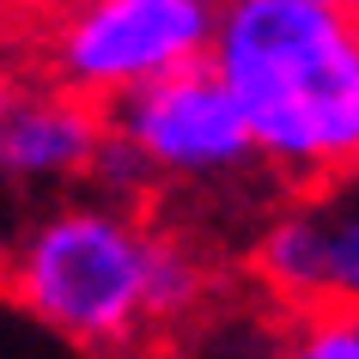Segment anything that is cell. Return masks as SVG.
I'll list each match as a JSON object with an SVG mask.
<instances>
[{
  "label": "cell",
  "mask_w": 359,
  "mask_h": 359,
  "mask_svg": "<svg viewBox=\"0 0 359 359\" xmlns=\"http://www.w3.org/2000/svg\"><path fill=\"white\" fill-rule=\"evenodd\" d=\"M13 86H19V79H6V74H0V104H6V97H13Z\"/></svg>",
  "instance_id": "30bf717a"
},
{
  "label": "cell",
  "mask_w": 359,
  "mask_h": 359,
  "mask_svg": "<svg viewBox=\"0 0 359 359\" xmlns=\"http://www.w3.org/2000/svg\"><path fill=\"white\" fill-rule=\"evenodd\" d=\"M104 147V104L67 86H13L0 104V183L61 189L92 170Z\"/></svg>",
  "instance_id": "5b68a950"
},
{
  "label": "cell",
  "mask_w": 359,
  "mask_h": 359,
  "mask_svg": "<svg viewBox=\"0 0 359 359\" xmlns=\"http://www.w3.org/2000/svg\"><path fill=\"white\" fill-rule=\"evenodd\" d=\"M250 274L280 311H317V201L311 189L286 195L280 208L262 213L250 238Z\"/></svg>",
  "instance_id": "8992f818"
},
{
  "label": "cell",
  "mask_w": 359,
  "mask_h": 359,
  "mask_svg": "<svg viewBox=\"0 0 359 359\" xmlns=\"http://www.w3.org/2000/svg\"><path fill=\"white\" fill-rule=\"evenodd\" d=\"M347 170H359V152H353V165H347Z\"/></svg>",
  "instance_id": "7c38bea8"
},
{
  "label": "cell",
  "mask_w": 359,
  "mask_h": 359,
  "mask_svg": "<svg viewBox=\"0 0 359 359\" xmlns=\"http://www.w3.org/2000/svg\"><path fill=\"white\" fill-rule=\"evenodd\" d=\"M208 67L244 110L268 170L317 183L359 152V13L311 0H219Z\"/></svg>",
  "instance_id": "7a4b0ae2"
},
{
  "label": "cell",
  "mask_w": 359,
  "mask_h": 359,
  "mask_svg": "<svg viewBox=\"0 0 359 359\" xmlns=\"http://www.w3.org/2000/svg\"><path fill=\"white\" fill-rule=\"evenodd\" d=\"M6 19H13V0H0V25H6Z\"/></svg>",
  "instance_id": "8fae6325"
},
{
  "label": "cell",
  "mask_w": 359,
  "mask_h": 359,
  "mask_svg": "<svg viewBox=\"0 0 359 359\" xmlns=\"http://www.w3.org/2000/svg\"><path fill=\"white\" fill-rule=\"evenodd\" d=\"M317 183V299L359 311V170H335Z\"/></svg>",
  "instance_id": "52a82bcc"
},
{
  "label": "cell",
  "mask_w": 359,
  "mask_h": 359,
  "mask_svg": "<svg viewBox=\"0 0 359 359\" xmlns=\"http://www.w3.org/2000/svg\"><path fill=\"white\" fill-rule=\"evenodd\" d=\"M6 299L79 353H128L189 323L213 292L201 250L158 231L140 201L79 195L37 208L0 250Z\"/></svg>",
  "instance_id": "6da1fadb"
},
{
  "label": "cell",
  "mask_w": 359,
  "mask_h": 359,
  "mask_svg": "<svg viewBox=\"0 0 359 359\" xmlns=\"http://www.w3.org/2000/svg\"><path fill=\"white\" fill-rule=\"evenodd\" d=\"M104 128L147 165L152 183L226 189V183H244V177L262 170L256 134H250L244 110L231 104V92L219 86V74L208 61L110 97Z\"/></svg>",
  "instance_id": "3957f363"
},
{
  "label": "cell",
  "mask_w": 359,
  "mask_h": 359,
  "mask_svg": "<svg viewBox=\"0 0 359 359\" xmlns=\"http://www.w3.org/2000/svg\"><path fill=\"white\" fill-rule=\"evenodd\" d=\"M311 6H341V13H359V0H311Z\"/></svg>",
  "instance_id": "9c48e42d"
},
{
  "label": "cell",
  "mask_w": 359,
  "mask_h": 359,
  "mask_svg": "<svg viewBox=\"0 0 359 359\" xmlns=\"http://www.w3.org/2000/svg\"><path fill=\"white\" fill-rule=\"evenodd\" d=\"M219 0H67L49 31L55 86L110 104V97L208 61Z\"/></svg>",
  "instance_id": "277c9868"
},
{
  "label": "cell",
  "mask_w": 359,
  "mask_h": 359,
  "mask_svg": "<svg viewBox=\"0 0 359 359\" xmlns=\"http://www.w3.org/2000/svg\"><path fill=\"white\" fill-rule=\"evenodd\" d=\"M268 359H359V311H335V304L292 311Z\"/></svg>",
  "instance_id": "ba28073f"
}]
</instances>
